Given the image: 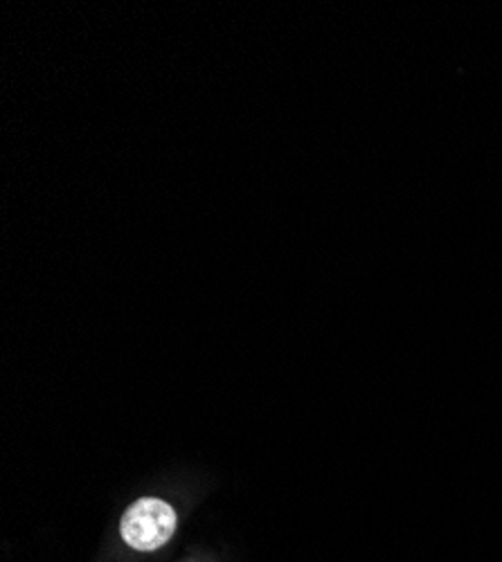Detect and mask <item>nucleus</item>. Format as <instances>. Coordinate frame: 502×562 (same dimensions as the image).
<instances>
[{"label":"nucleus","instance_id":"1","mask_svg":"<svg viewBox=\"0 0 502 562\" xmlns=\"http://www.w3.org/2000/svg\"><path fill=\"white\" fill-rule=\"evenodd\" d=\"M120 531L135 551H156L176 531V510L158 497H143L124 510Z\"/></svg>","mask_w":502,"mask_h":562}]
</instances>
